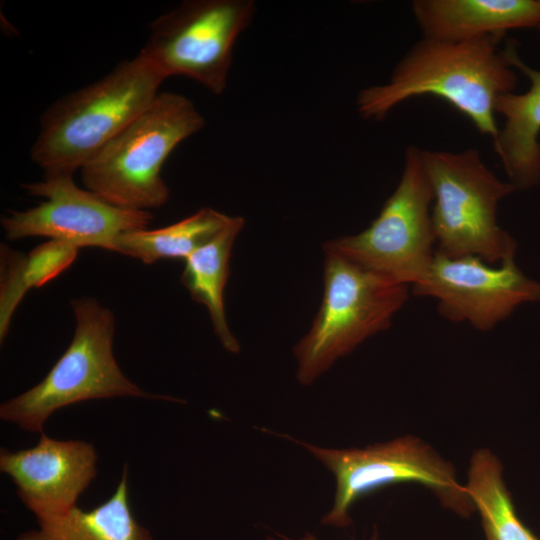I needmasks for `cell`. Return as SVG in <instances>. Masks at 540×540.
<instances>
[{
    "mask_svg": "<svg viewBox=\"0 0 540 540\" xmlns=\"http://www.w3.org/2000/svg\"><path fill=\"white\" fill-rule=\"evenodd\" d=\"M204 126L203 115L190 99L175 92H160L80 169L82 183L119 208H160L170 197L161 176L164 163L181 142Z\"/></svg>",
    "mask_w": 540,
    "mask_h": 540,
    "instance_id": "3",
    "label": "cell"
},
{
    "mask_svg": "<svg viewBox=\"0 0 540 540\" xmlns=\"http://www.w3.org/2000/svg\"><path fill=\"white\" fill-rule=\"evenodd\" d=\"M432 203L422 150L408 146L399 183L377 218L356 235L328 241L324 250L411 287L425 277L435 255Z\"/></svg>",
    "mask_w": 540,
    "mask_h": 540,
    "instance_id": "7",
    "label": "cell"
},
{
    "mask_svg": "<svg viewBox=\"0 0 540 540\" xmlns=\"http://www.w3.org/2000/svg\"><path fill=\"white\" fill-rule=\"evenodd\" d=\"M78 248L62 241L48 240L28 254L7 244L0 246V341L6 338L12 317L25 294L39 288L68 269L78 256Z\"/></svg>",
    "mask_w": 540,
    "mask_h": 540,
    "instance_id": "17",
    "label": "cell"
},
{
    "mask_svg": "<svg viewBox=\"0 0 540 540\" xmlns=\"http://www.w3.org/2000/svg\"><path fill=\"white\" fill-rule=\"evenodd\" d=\"M320 460L336 478L333 507L322 523L346 527L349 510L356 500L381 487L416 482L432 489L454 511L467 515L475 507L453 467L428 445L413 437L358 449H329L299 442Z\"/></svg>",
    "mask_w": 540,
    "mask_h": 540,
    "instance_id": "9",
    "label": "cell"
},
{
    "mask_svg": "<svg viewBox=\"0 0 540 540\" xmlns=\"http://www.w3.org/2000/svg\"><path fill=\"white\" fill-rule=\"evenodd\" d=\"M75 319L72 340L47 375L34 387L0 406V418L28 432H43L47 419L66 406L118 396L169 400L130 381L113 354L115 318L92 297L70 301Z\"/></svg>",
    "mask_w": 540,
    "mask_h": 540,
    "instance_id": "4",
    "label": "cell"
},
{
    "mask_svg": "<svg viewBox=\"0 0 540 540\" xmlns=\"http://www.w3.org/2000/svg\"><path fill=\"white\" fill-rule=\"evenodd\" d=\"M505 52L512 67L529 80L524 93L500 95L495 113L504 118L493 148L516 190H527L540 183V70L526 64L509 43Z\"/></svg>",
    "mask_w": 540,
    "mask_h": 540,
    "instance_id": "13",
    "label": "cell"
},
{
    "mask_svg": "<svg viewBox=\"0 0 540 540\" xmlns=\"http://www.w3.org/2000/svg\"><path fill=\"white\" fill-rule=\"evenodd\" d=\"M465 489L491 540H537L518 518L502 479L501 465L488 450L473 454Z\"/></svg>",
    "mask_w": 540,
    "mask_h": 540,
    "instance_id": "19",
    "label": "cell"
},
{
    "mask_svg": "<svg viewBox=\"0 0 540 540\" xmlns=\"http://www.w3.org/2000/svg\"><path fill=\"white\" fill-rule=\"evenodd\" d=\"M536 29L540 32V23L538 24V26L536 27Z\"/></svg>",
    "mask_w": 540,
    "mask_h": 540,
    "instance_id": "21",
    "label": "cell"
},
{
    "mask_svg": "<svg viewBox=\"0 0 540 540\" xmlns=\"http://www.w3.org/2000/svg\"><path fill=\"white\" fill-rule=\"evenodd\" d=\"M97 453L82 440H57L41 433L38 443L15 452L0 450V470L17 487L21 502L37 522L77 506L96 477Z\"/></svg>",
    "mask_w": 540,
    "mask_h": 540,
    "instance_id": "12",
    "label": "cell"
},
{
    "mask_svg": "<svg viewBox=\"0 0 540 540\" xmlns=\"http://www.w3.org/2000/svg\"><path fill=\"white\" fill-rule=\"evenodd\" d=\"M31 196L44 200L24 211H11L1 218L5 237L19 240L41 236L76 248L98 247L113 251L124 233L146 229L153 220L150 211L116 207L88 189L78 187L73 175L43 176L22 184Z\"/></svg>",
    "mask_w": 540,
    "mask_h": 540,
    "instance_id": "10",
    "label": "cell"
},
{
    "mask_svg": "<svg viewBox=\"0 0 540 540\" xmlns=\"http://www.w3.org/2000/svg\"><path fill=\"white\" fill-rule=\"evenodd\" d=\"M323 297L310 330L294 347L302 385L312 384L340 357L391 326L409 297L408 285L324 250Z\"/></svg>",
    "mask_w": 540,
    "mask_h": 540,
    "instance_id": "6",
    "label": "cell"
},
{
    "mask_svg": "<svg viewBox=\"0 0 540 540\" xmlns=\"http://www.w3.org/2000/svg\"><path fill=\"white\" fill-rule=\"evenodd\" d=\"M502 37L470 41H443L422 37L394 67L384 84L361 90L356 99L365 119L382 120L400 103L413 97L433 95L448 102L475 128L494 141L499 133L495 102L514 92L517 74Z\"/></svg>",
    "mask_w": 540,
    "mask_h": 540,
    "instance_id": "1",
    "label": "cell"
},
{
    "mask_svg": "<svg viewBox=\"0 0 540 540\" xmlns=\"http://www.w3.org/2000/svg\"><path fill=\"white\" fill-rule=\"evenodd\" d=\"M282 538V540H290L288 539L287 537H283V536H280ZM268 540H275L273 538H268ZM299 540H317L313 535L311 534H307L306 536H304L303 538L299 539ZM372 540H377V537L376 535L372 538Z\"/></svg>",
    "mask_w": 540,
    "mask_h": 540,
    "instance_id": "20",
    "label": "cell"
},
{
    "mask_svg": "<svg viewBox=\"0 0 540 540\" xmlns=\"http://www.w3.org/2000/svg\"><path fill=\"white\" fill-rule=\"evenodd\" d=\"M244 223L242 217H233L221 233L184 260L180 276V282L191 298L206 306L214 333L222 346L231 353H238L240 345L226 320L224 288L230 276L231 250Z\"/></svg>",
    "mask_w": 540,
    "mask_h": 540,
    "instance_id": "16",
    "label": "cell"
},
{
    "mask_svg": "<svg viewBox=\"0 0 540 540\" xmlns=\"http://www.w3.org/2000/svg\"><path fill=\"white\" fill-rule=\"evenodd\" d=\"M411 291L436 299L444 318L481 331L493 329L523 304L540 302V281L526 276L514 257L492 267L478 256L449 258L435 251L427 274Z\"/></svg>",
    "mask_w": 540,
    "mask_h": 540,
    "instance_id": "11",
    "label": "cell"
},
{
    "mask_svg": "<svg viewBox=\"0 0 540 540\" xmlns=\"http://www.w3.org/2000/svg\"><path fill=\"white\" fill-rule=\"evenodd\" d=\"M255 11L252 0H185L150 23L139 53L166 79L187 77L220 95L234 45Z\"/></svg>",
    "mask_w": 540,
    "mask_h": 540,
    "instance_id": "8",
    "label": "cell"
},
{
    "mask_svg": "<svg viewBox=\"0 0 540 540\" xmlns=\"http://www.w3.org/2000/svg\"><path fill=\"white\" fill-rule=\"evenodd\" d=\"M232 219L213 208L203 207L171 225L122 234L115 241L114 252L147 265L161 259L185 260L221 233Z\"/></svg>",
    "mask_w": 540,
    "mask_h": 540,
    "instance_id": "18",
    "label": "cell"
},
{
    "mask_svg": "<svg viewBox=\"0 0 540 540\" xmlns=\"http://www.w3.org/2000/svg\"><path fill=\"white\" fill-rule=\"evenodd\" d=\"M422 161L433 192L436 251L449 258L478 256L490 265L514 257L517 243L499 226L497 209L515 187L499 179L475 148L422 150Z\"/></svg>",
    "mask_w": 540,
    "mask_h": 540,
    "instance_id": "5",
    "label": "cell"
},
{
    "mask_svg": "<svg viewBox=\"0 0 540 540\" xmlns=\"http://www.w3.org/2000/svg\"><path fill=\"white\" fill-rule=\"evenodd\" d=\"M164 80L138 52L96 81L64 94L41 114L31 160L44 176L80 171L151 104Z\"/></svg>",
    "mask_w": 540,
    "mask_h": 540,
    "instance_id": "2",
    "label": "cell"
},
{
    "mask_svg": "<svg viewBox=\"0 0 540 540\" xmlns=\"http://www.w3.org/2000/svg\"><path fill=\"white\" fill-rule=\"evenodd\" d=\"M37 523L38 529L20 534L17 540H153L132 512L127 463L116 490L105 502L90 510L76 506Z\"/></svg>",
    "mask_w": 540,
    "mask_h": 540,
    "instance_id": "15",
    "label": "cell"
},
{
    "mask_svg": "<svg viewBox=\"0 0 540 540\" xmlns=\"http://www.w3.org/2000/svg\"><path fill=\"white\" fill-rule=\"evenodd\" d=\"M411 7L423 37L443 41L503 37L540 23V0H415Z\"/></svg>",
    "mask_w": 540,
    "mask_h": 540,
    "instance_id": "14",
    "label": "cell"
},
{
    "mask_svg": "<svg viewBox=\"0 0 540 540\" xmlns=\"http://www.w3.org/2000/svg\"><path fill=\"white\" fill-rule=\"evenodd\" d=\"M486 538H487V540H491V539H490L489 537H487V536H486Z\"/></svg>",
    "mask_w": 540,
    "mask_h": 540,
    "instance_id": "22",
    "label": "cell"
}]
</instances>
